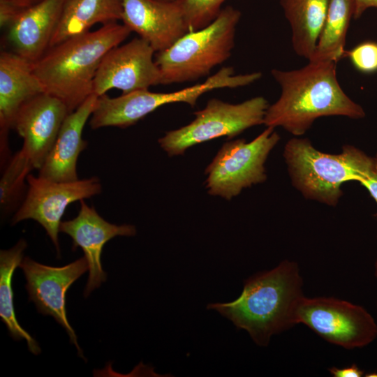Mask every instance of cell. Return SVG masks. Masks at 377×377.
I'll return each instance as SVG.
<instances>
[{"mask_svg":"<svg viewBox=\"0 0 377 377\" xmlns=\"http://www.w3.org/2000/svg\"><path fill=\"white\" fill-rule=\"evenodd\" d=\"M281 87L278 100L269 105L265 116L267 127H281L300 137L322 117L342 116L361 119L363 108L346 95L337 77V63L311 62L298 69H272Z\"/></svg>","mask_w":377,"mask_h":377,"instance_id":"6da1fadb","label":"cell"},{"mask_svg":"<svg viewBox=\"0 0 377 377\" xmlns=\"http://www.w3.org/2000/svg\"><path fill=\"white\" fill-rule=\"evenodd\" d=\"M304 296L297 263L285 260L245 280L235 300L209 304L207 308L217 311L238 329L246 330L258 346H267L272 336L296 325L295 309Z\"/></svg>","mask_w":377,"mask_h":377,"instance_id":"7a4b0ae2","label":"cell"},{"mask_svg":"<svg viewBox=\"0 0 377 377\" xmlns=\"http://www.w3.org/2000/svg\"><path fill=\"white\" fill-rule=\"evenodd\" d=\"M131 33L125 24L113 22L50 47L33 64L45 93L61 100L70 113L76 110L94 94V77L104 57Z\"/></svg>","mask_w":377,"mask_h":377,"instance_id":"3957f363","label":"cell"},{"mask_svg":"<svg viewBox=\"0 0 377 377\" xmlns=\"http://www.w3.org/2000/svg\"><path fill=\"white\" fill-rule=\"evenodd\" d=\"M283 157L294 186L306 198L332 207L343 195L342 185L362 182L372 164V157L353 145H344L339 154H328L300 137L286 142Z\"/></svg>","mask_w":377,"mask_h":377,"instance_id":"277c9868","label":"cell"},{"mask_svg":"<svg viewBox=\"0 0 377 377\" xmlns=\"http://www.w3.org/2000/svg\"><path fill=\"white\" fill-rule=\"evenodd\" d=\"M241 16L238 9L227 6L208 26L188 31L168 49L156 52L161 84L197 80L228 60Z\"/></svg>","mask_w":377,"mask_h":377,"instance_id":"5b68a950","label":"cell"},{"mask_svg":"<svg viewBox=\"0 0 377 377\" xmlns=\"http://www.w3.org/2000/svg\"><path fill=\"white\" fill-rule=\"evenodd\" d=\"M249 82V75H236L232 67L227 66L202 83L173 92L157 93L142 89L114 98L105 94L97 98L89 126L92 129L108 126L127 128L164 105L182 102L194 107L198 99L209 91L244 87Z\"/></svg>","mask_w":377,"mask_h":377,"instance_id":"8992f818","label":"cell"},{"mask_svg":"<svg viewBox=\"0 0 377 377\" xmlns=\"http://www.w3.org/2000/svg\"><path fill=\"white\" fill-rule=\"evenodd\" d=\"M269 105L263 96L237 104L212 98L203 109L194 112L195 117L191 123L167 132L158 141L170 156L182 155L192 146L223 136L232 138L263 124Z\"/></svg>","mask_w":377,"mask_h":377,"instance_id":"52a82bcc","label":"cell"},{"mask_svg":"<svg viewBox=\"0 0 377 377\" xmlns=\"http://www.w3.org/2000/svg\"><path fill=\"white\" fill-rule=\"evenodd\" d=\"M279 140L274 128L267 127L251 142L224 143L205 170L209 194L230 200L244 188L264 182L265 163Z\"/></svg>","mask_w":377,"mask_h":377,"instance_id":"ba28073f","label":"cell"},{"mask_svg":"<svg viewBox=\"0 0 377 377\" xmlns=\"http://www.w3.org/2000/svg\"><path fill=\"white\" fill-rule=\"evenodd\" d=\"M295 323L326 341L345 349L368 346L377 337V324L363 306L334 297L305 295L299 301Z\"/></svg>","mask_w":377,"mask_h":377,"instance_id":"9c48e42d","label":"cell"},{"mask_svg":"<svg viewBox=\"0 0 377 377\" xmlns=\"http://www.w3.org/2000/svg\"><path fill=\"white\" fill-rule=\"evenodd\" d=\"M27 190L23 201L15 211L11 223L15 225L33 219L45 230L54 245L58 256L60 248L58 235L61 218L72 202L98 195L102 190L96 177L74 182H58L29 174Z\"/></svg>","mask_w":377,"mask_h":377,"instance_id":"30bf717a","label":"cell"},{"mask_svg":"<svg viewBox=\"0 0 377 377\" xmlns=\"http://www.w3.org/2000/svg\"><path fill=\"white\" fill-rule=\"evenodd\" d=\"M156 52L141 38L110 50L102 60L94 80V94L100 96L112 89L128 94L161 84Z\"/></svg>","mask_w":377,"mask_h":377,"instance_id":"8fae6325","label":"cell"},{"mask_svg":"<svg viewBox=\"0 0 377 377\" xmlns=\"http://www.w3.org/2000/svg\"><path fill=\"white\" fill-rule=\"evenodd\" d=\"M19 267L24 272L29 300L35 304L38 312L52 316L66 331L79 356L84 358L76 334L67 318L66 294L71 286L89 270L85 257L63 267L43 265L25 257Z\"/></svg>","mask_w":377,"mask_h":377,"instance_id":"7c38bea8","label":"cell"},{"mask_svg":"<svg viewBox=\"0 0 377 377\" xmlns=\"http://www.w3.org/2000/svg\"><path fill=\"white\" fill-rule=\"evenodd\" d=\"M69 111L59 98L42 93L19 109L12 125L23 139L22 150L39 170L52 149Z\"/></svg>","mask_w":377,"mask_h":377,"instance_id":"4fadbf2b","label":"cell"},{"mask_svg":"<svg viewBox=\"0 0 377 377\" xmlns=\"http://www.w3.org/2000/svg\"><path fill=\"white\" fill-rule=\"evenodd\" d=\"M78 214L73 219L61 221L59 231L73 239V250L80 247L89 265V276L84 296L89 295L105 281L106 273L102 268L101 257L106 242L117 236H134L133 225H116L103 219L93 206L81 200Z\"/></svg>","mask_w":377,"mask_h":377,"instance_id":"5bb4252c","label":"cell"},{"mask_svg":"<svg viewBox=\"0 0 377 377\" xmlns=\"http://www.w3.org/2000/svg\"><path fill=\"white\" fill-rule=\"evenodd\" d=\"M121 21L156 52L168 49L189 31L177 1L123 0Z\"/></svg>","mask_w":377,"mask_h":377,"instance_id":"9a60e30c","label":"cell"},{"mask_svg":"<svg viewBox=\"0 0 377 377\" xmlns=\"http://www.w3.org/2000/svg\"><path fill=\"white\" fill-rule=\"evenodd\" d=\"M67 0H43L22 12L6 28L13 52L34 64L50 47Z\"/></svg>","mask_w":377,"mask_h":377,"instance_id":"2e32d148","label":"cell"},{"mask_svg":"<svg viewBox=\"0 0 377 377\" xmlns=\"http://www.w3.org/2000/svg\"><path fill=\"white\" fill-rule=\"evenodd\" d=\"M45 93L34 72L33 64L13 51L0 54L1 151H8V135L20 107L30 98Z\"/></svg>","mask_w":377,"mask_h":377,"instance_id":"e0dca14e","label":"cell"},{"mask_svg":"<svg viewBox=\"0 0 377 377\" xmlns=\"http://www.w3.org/2000/svg\"><path fill=\"white\" fill-rule=\"evenodd\" d=\"M97 98L95 94H91L67 115L52 149L38 170L39 177L58 182L79 179L77 158L87 147V142L82 138V132L92 114Z\"/></svg>","mask_w":377,"mask_h":377,"instance_id":"ac0fdd59","label":"cell"},{"mask_svg":"<svg viewBox=\"0 0 377 377\" xmlns=\"http://www.w3.org/2000/svg\"><path fill=\"white\" fill-rule=\"evenodd\" d=\"M122 13L123 0H67L50 47L89 31L97 23L117 22Z\"/></svg>","mask_w":377,"mask_h":377,"instance_id":"d6986e66","label":"cell"},{"mask_svg":"<svg viewBox=\"0 0 377 377\" xmlns=\"http://www.w3.org/2000/svg\"><path fill=\"white\" fill-rule=\"evenodd\" d=\"M279 3L291 28L295 52L309 60L323 27L329 0H280Z\"/></svg>","mask_w":377,"mask_h":377,"instance_id":"ffe728a7","label":"cell"},{"mask_svg":"<svg viewBox=\"0 0 377 377\" xmlns=\"http://www.w3.org/2000/svg\"><path fill=\"white\" fill-rule=\"evenodd\" d=\"M354 10V0H329L325 22L309 61L337 63L345 57L346 35Z\"/></svg>","mask_w":377,"mask_h":377,"instance_id":"44dd1931","label":"cell"},{"mask_svg":"<svg viewBox=\"0 0 377 377\" xmlns=\"http://www.w3.org/2000/svg\"><path fill=\"white\" fill-rule=\"evenodd\" d=\"M27 246V242L21 239L12 248L0 252V317L9 334L16 341L24 339L29 351L38 355L41 350L37 341L17 320L13 302L12 278L15 269L23 259Z\"/></svg>","mask_w":377,"mask_h":377,"instance_id":"7402d4cb","label":"cell"},{"mask_svg":"<svg viewBox=\"0 0 377 377\" xmlns=\"http://www.w3.org/2000/svg\"><path fill=\"white\" fill-rule=\"evenodd\" d=\"M33 169L22 149L8 161L0 181V207L3 215L19 207L27 187L25 180Z\"/></svg>","mask_w":377,"mask_h":377,"instance_id":"603a6c76","label":"cell"},{"mask_svg":"<svg viewBox=\"0 0 377 377\" xmlns=\"http://www.w3.org/2000/svg\"><path fill=\"white\" fill-rule=\"evenodd\" d=\"M180 4L189 31L202 29L219 15L226 0H176Z\"/></svg>","mask_w":377,"mask_h":377,"instance_id":"cb8c5ba5","label":"cell"},{"mask_svg":"<svg viewBox=\"0 0 377 377\" xmlns=\"http://www.w3.org/2000/svg\"><path fill=\"white\" fill-rule=\"evenodd\" d=\"M352 65L356 70L363 73H373L377 71V42L364 41L352 50L346 52Z\"/></svg>","mask_w":377,"mask_h":377,"instance_id":"d4e9b609","label":"cell"},{"mask_svg":"<svg viewBox=\"0 0 377 377\" xmlns=\"http://www.w3.org/2000/svg\"><path fill=\"white\" fill-rule=\"evenodd\" d=\"M43 0H0V25L7 28L23 11Z\"/></svg>","mask_w":377,"mask_h":377,"instance_id":"484cf974","label":"cell"},{"mask_svg":"<svg viewBox=\"0 0 377 377\" xmlns=\"http://www.w3.org/2000/svg\"><path fill=\"white\" fill-rule=\"evenodd\" d=\"M360 184L366 188L377 205V154L372 157L371 168L368 177ZM376 216H377V213Z\"/></svg>","mask_w":377,"mask_h":377,"instance_id":"4316f807","label":"cell"},{"mask_svg":"<svg viewBox=\"0 0 377 377\" xmlns=\"http://www.w3.org/2000/svg\"><path fill=\"white\" fill-rule=\"evenodd\" d=\"M328 371L334 377H360L364 374L355 364L342 368L332 367Z\"/></svg>","mask_w":377,"mask_h":377,"instance_id":"83f0119b","label":"cell"},{"mask_svg":"<svg viewBox=\"0 0 377 377\" xmlns=\"http://www.w3.org/2000/svg\"><path fill=\"white\" fill-rule=\"evenodd\" d=\"M355 10L354 19H358L365 12L366 10L370 8H377V0H354Z\"/></svg>","mask_w":377,"mask_h":377,"instance_id":"f1b7e54d","label":"cell"},{"mask_svg":"<svg viewBox=\"0 0 377 377\" xmlns=\"http://www.w3.org/2000/svg\"><path fill=\"white\" fill-rule=\"evenodd\" d=\"M374 276L377 280V258L376 260V262L374 263Z\"/></svg>","mask_w":377,"mask_h":377,"instance_id":"f546056e","label":"cell"},{"mask_svg":"<svg viewBox=\"0 0 377 377\" xmlns=\"http://www.w3.org/2000/svg\"><path fill=\"white\" fill-rule=\"evenodd\" d=\"M163 1H176V0H163Z\"/></svg>","mask_w":377,"mask_h":377,"instance_id":"4dcf8cb0","label":"cell"}]
</instances>
